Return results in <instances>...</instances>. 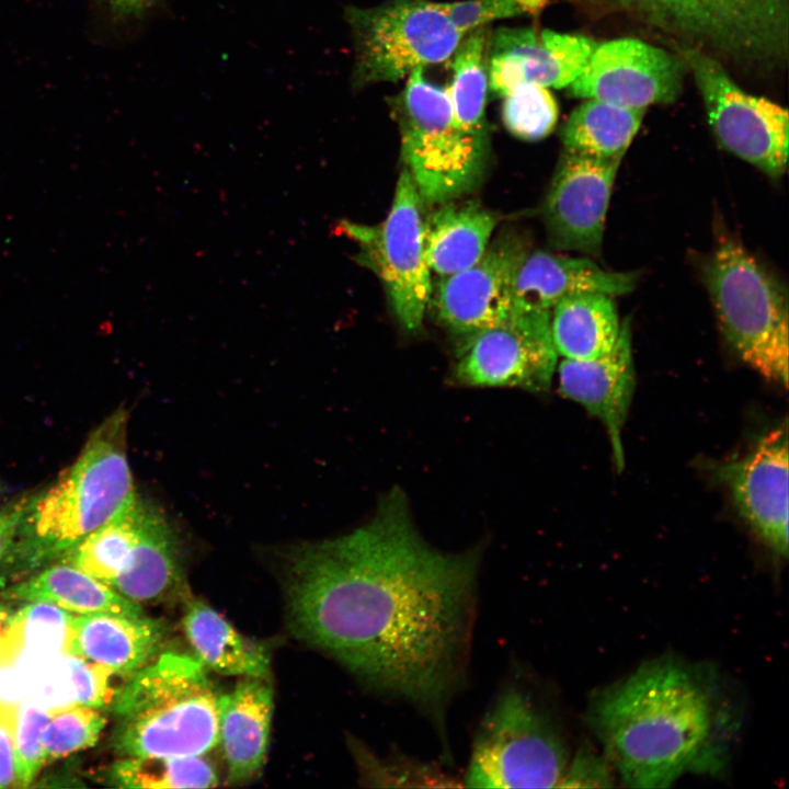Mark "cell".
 I'll return each instance as SVG.
<instances>
[{
	"label": "cell",
	"mask_w": 789,
	"mask_h": 789,
	"mask_svg": "<svg viewBox=\"0 0 789 789\" xmlns=\"http://www.w3.org/2000/svg\"><path fill=\"white\" fill-rule=\"evenodd\" d=\"M423 201L404 167L384 224L377 228L340 220L336 230L356 240L364 252L361 261L373 267L385 285L400 324L418 330L428 306L431 270L424 249Z\"/></svg>",
	"instance_id": "cell-10"
},
{
	"label": "cell",
	"mask_w": 789,
	"mask_h": 789,
	"mask_svg": "<svg viewBox=\"0 0 789 789\" xmlns=\"http://www.w3.org/2000/svg\"><path fill=\"white\" fill-rule=\"evenodd\" d=\"M345 18L355 45V88L397 82L415 69L448 61L465 35L428 0L350 7Z\"/></svg>",
	"instance_id": "cell-9"
},
{
	"label": "cell",
	"mask_w": 789,
	"mask_h": 789,
	"mask_svg": "<svg viewBox=\"0 0 789 789\" xmlns=\"http://www.w3.org/2000/svg\"><path fill=\"white\" fill-rule=\"evenodd\" d=\"M573 96L628 108H645L677 100L683 64L664 49L636 38L597 44L569 85Z\"/></svg>",
	"instance_id": "cell-13"
},
{
	"label": "cell",
	"mask_w": 789,
	"mask_h": 789,
	"mask_svg": "<svg viewBox=\"0 0 789 789\" xmlns=\"http://www.w3.org/2000/svg\"><path fill=\"white\" fill-rule=\"evenodd\" d=\"M5 595L26 602H47L78 614H145L139 604L66 562L42 571L33 579L10 588Z\"/></svg>",
	"instance_id": "cell-26"
},
{
	"label": "cell",
	"mask_w": 789,
	"mask_h": 789,
	"mask_svg": "<svg viewBox=\"0 0 789 789\" xmlns=\"http://www.w3.org/2000/svg\"><path fill=\"white\" fill-rule=\"evenodd\" d=\"M597 43L550 30L501 27L488 44V85L503 98L523 83L569 87L586 66Z\"/></svg>",
	"instance_id": "cell-16"
},
{
	"label": "cell",
	"mask_w": 789,
	"mask_h": 789,
	"mask_svg": "<svg viewBox=\"0 0 789 789\" xmlns=\"http://www.w3.org/2000/svg\"><path fill=\"white\" fill-rule=\"evenodd\" d=\"M28 499L15 500L0 508V560L5 558L14 542Z\"/></svg>",
	"instance_id": "cell-41"
},
{
	"label": "cell",
	"mask_w": 789,
	"mask_h": 789,
	"mask_svg": "<svg viewBox=\"0 0 789 789\" xmlns=\"http://www.w3.org/2000/svg\"><path fill=\"white\" fill-rule=\"evenodd\" d=\"M611 766L592 753L582 751L570 758L567 771L559 787H610Z\"/></svg>",
	"instance_id": "cell-38"
},
{
	"label": "cell",
	"mask_w": 789,
	"mask_h": 789,
	"mask_svg": "<svg viewBox=\"0 0 789 789\" xmlns=\"http://www.w3.org/2000/svg\"><path fill=\"white\" fill-rule=\"evenodd\" d=\"M165 634V625L146 614L88 613L72 617L66 653L133 675L161 653Z\"/></svg>",
	"instance_id": "cell-21"
},
{
	"label": "cell",
	"mask_w": 789,
	"mask_h": 789,
	"mask_svg": "<svg viewBox=\"0 0 789 789\" xmlns=\"http://www.w3.org/2000/svg\"><path fill=\"white\" fill-rule=\"evenodd\" d=\"M455 366V379L471 387H516L545 392L558 354L550 311L513 313L503 324L468 338Z\"/></svg>",
	"instance_id": "cell-12"
},
{
	"label": "cell",
	"mask_w": 789,
	"mask_h": 789,
	"mask_svg": "<svg viewBox=\"0 0 789 789\" xmlns=\"http://www.w3.org/2000/svg\"><path fill=\"white\" fill-rule=\"evenodd\" d=\"M218 741L228 780L244 782L260 771L267 755L273 691L266 677H244L218 697Z\"/></svg>",
	"instance_id": "cell-22"
},
{
	"label": "cell",
	"mask_w": 789,
	"mask_h": 789,
	"mask_svg": "<svg viewBox=\"0 0 789 789\" xmlns=\"http://www.w3.org/2000/svg\"><path fill=\"white\" fill-rule=\"evenodd\" d=\"M620 162L563 150L544 205V219L553 245L593 258L601 255Z\"/></svg>",
	"instance_id": "cell-15"
},
{
	"label": "cell",
	"mask_w": 789,
	"mask_h": 789,
	"mask_svg": "<svg viewBox=\"0 0 789 789\" xmlns=\"http://www.w3.org/2000/svg\"><path fill=\"white\" fill-rule=\"evenodd\" d=\"M587 722L621 782L666 788L724 771L737 719L709 668L650 661L596 693Z\"/></svg>",
	"instance_id": "cell-2"
},
{
	"label": "cell",
	"mask_w": 789,
	"mask_h": 789,
	"mask_svg": "<svg viewBox=\"0 0 789 789\" xmlns=\"http://www.w3.org/2000/svg\"><path fill=\"white\" fill-rule=\"evenodd\" d=\"M704 282L729 345L750 367L786 387L788 300L778 282L729 238L710 255Z\"/></svg>",
	"instance_id": "cell-7"
},
{
	"label": "cell",
	"mask_w": 789,
	"mask_h": 789,
	"mask_svg": "<svg viewBox=\"0 0 789 789\" xmlns=\"http://www.w3.org/2000/svg\"><path fill=\"white\" fill-rule=\"evenodd\" d=\"M613 298L603 293H579L552 307L550 330L558 355L588 359L614 346L621 323Z\"/></svg>",
	"instance_id": "cell-25"
},
{
	"label": "cell",
	"mask_w": 789,
	"mask_h": 789,
	"mask_svg": "<svg viewBox=\"0 0 789 789\" xmlns=\"http://www.w3.org/2000/svg\"><path fill=\"white\" fill-rule=\"evenodd\" d=\"M50 710L33 698L15 705L14 757L16 787L28 786L44 765L43 732Z\"/></svg>",
	"instance_id": "cell-35"
},
{
	"label": "cell",
	"mask_w": 789,
	"mask_h": 789,
	"mask_svg": "<svg viewBox=\"0 0 789 789\" xmlns=\"http://www.w3.org/2000/svg\"><path fill=\"white\" fill-rule=\"evenodd\" d=\"M105 718L91 707L68 705L50 710L43 732L44 763L95 744Z\"/></svg>",
	"instance_id": "cell-34"
},
{
	"label": "cell",
	"mask_w": 789,
	"mask_h": 789,
	"mask_svg": "<svg viewBox=\"0 0 789 789\" xmlns=\"http://www.w3.org/2000/svg\"><path fill=\"white\" fill-rule=\"evenodd\" d=\"M558 380L564 397L582 404L603 423L615 466L621 470L625 465L621 431L636 381L628 319L621 322L619 336L608 352L588 359L563 358Z\"/></svg>",
	"instance_id": "cell-18"
},
{
	"label": "cell",
	"mask_w": 789,
	"mask_h": 789,
	"mask_svg": "<svg viewBox=\"0 0 789 789\" xmlns=\"http://www.w3.org/2000/svg\"><path fill=\"white\" fill-rule=\"evenodd\" d=\"M740 516L776 554L788 556L787 423L763 436L746 454L712 465Z\"/></svg>",
	"instance_id": "cell-14"
},
{
	"label": "cell",
	"mask_w": 789,
	"mask_h": 789,
	"mask_svg": "<svg viewBox=\"0 0 789 789\" xmlns=\"http://www.w3.org/2000/svg\"><path fill=\"white\" fill-rule=\"evenodd\" d=\"M73 687V704L85 707H102L114 699L110 670L82 658L65 653Z\"/></svg>",
	"instance_id": "cell-36"
},
{
	"label": "cell",
	"mask_w": 789,
	"mask_h": 789,
	"mask_svg": "<svg viewBox=\"0 0 789 789\" xmlns=\"http://www.w3.org/2000/svg\"><path fill=\"white\" fill-rule=\"evenodd\" d=\"M548 0H517L522 13H536L541 10Z\"/></svg>",
	"instance_id": "cell-43"
},
{
	"label": "cell",
	"mask_w": 789,
	"mask_h": 789,
	"mask_svg": "<svg viewBox=\"0 0 789 789\" xmlns=\"http://www.w3.org/2000/svg\"><path fill=\"white\" fill-rule=\"evenodd\" d=\"M681 53L721 147L770 178L781 176L788 160L787 110L743 91L714 56L686 45Z\"/></svg>",
	"instance_id": "cell-11"
},
{
	"label": "cell",
	"mask_w": 789,
	"mask_h": 789,
	"mask_svg": "<svg viewBox=\"0 0 789 789\" xmlns=\"http://www.w3.org/2000/svg\"><path fill=\"white\" fill-rule=\"evenodd\" d=\"M139 500L98 527L61 557L69 563L108 585L125 568L138 530Z\"/></svg>",
	"instance_id": "cell-29"
},
{
	"label": "cell",
	"mask_w": 789,
	"mask_h": 789,
	"mask_svg": "<svg viewBox=\"0 0 789 789\" xmlns=\"http://www.w3.org/2000/svg\"><path fill=\"white\" fill-rule=\"evenodd\" d=\"M15 660L16 655L8 636V620L0 609V666L13 664Z\"/></svg>",
	"instance_id": "cell-42"
},
{
	"label": "cell",
	"mask_w": 789,
	"mask_h": 789,
	"mask_svg": "<svg viewBox=\"0 0 789 789\" xmlns=\"http://www.w3.org/2000/svg\"><path fill=\"white\" fill-rule=\"evenodd\" d=\"M686 46L745 66L773 67L788 53L787 0H586Z\"/></svg>",
	"instance_id": "cell-5"
},
{
	"label": "cell",
	"mask_w": 789,
	"mask_h": 789,
	"mask_svg": "<svg viewBox=\"0 0 789 789\" xmlns=\"http://www.w3.org/2000/svg\"><path fill=\"white\" fill-rule=\"evenodd\" d=\"M15 705L0 701V788L15 786Z\"/></svg>",
	"instance_id": "cell-39"
},
{
	"label": "cell",
	"mask_w": 789,
	"mask_h": 789,
	"mask_svg": "<svg viewBox=\"0 0 789 789\" xmlns=\"http://www.w3.org/2000/svg\"><path fill=\"white\" fill-rule=\"evenodd\" d=\"M72 617L47 602H34L8 619V636L16 654L56 658L66 653Z\"/></svg>",
	"instance_id": "cell-31"
},
{
	"label": "cell",
	"mask_w": 789,
	"mask_h": 789,
	"mask_svg": "<svg viewBox=\"0 0 789 789\" xmlns=\"http://www.w3.org/2000/svg\"><path fill=\"white\" fill-rule=\"evenodd\" d=\"M570 753L549 712L523 684L506 683L483 714L462 777L465 787H559Z\"/></svg>",
	"instance_id": "cell-6"
},
{
	"label": "cell",
	"mask_w": 789,
	"mask_h": 789,
	"mask_svg": "<svg viewBox=\"0 0 789 789\" xmlns=\"http://www.w3.org/2000/svg\"><path fill=\"white\" fill-rule=\"evenodd\" d=\"M108 586L137 604L186 596L175 530L164 513L148 501L139 500L135 545L125 568Z\"/></svg>",
	"instance_id": "cell-20"
},
{
	"label": "cell",
	"mask_w": 789,
	"mask_h": 789,
	"mask_svg": "<svg viewBox=\"0 0 789 789\" xmlns=\"http://www.w3.org/2000/svg\"><path fill=\"white\" fill-rule=\"evenodd\" d=\"M182 622L195 658L207 670L229 676L268 675L267 649L262 643L245 638L204 602L188 598Z\"/></svg>",
	"instance_id": "cell-23"
},
{
	"label": "cell",
	"mask_w": 789,
	"mask_h": 789,
	"mask_svg": "<svg viewBox=\"0 0 789 789\" xmlns=\"http://www.w3.org/2000/svg\"><path fill=\"white\" fill-rule=\"evenodd\" d=\"M495 225L493 214L476 204H441L424 220L430 270L445 277L473 265L488 249Z\"/></svg>",
	"instance_id": "cell-24"
},
{
	"label": "cell",
	"mask_w": 789,
	"mask_h": 789,
	"mask_svg": "<svg viewBox=\"0 0 789 789\" xmlns=\"http://www.w3.org/2000/svg\"><path fill=\"white\" fill-rule=\"evenodd\" d=\"M126 430V412L116 411L93 431L76 461L50 487L30 496L5 557L23 568L61 559L134 502Z\"/></svg>",
	"instance_id": "cell-3"
},
{
	"label": "cell",
	"mask_w": 789,
	"mask_h": 789,
	"mask_svg": "<svg viewBox=\"0 0 789 789\" xmlns=\"http://www.w3.org/2000/svg\"><path fill=\"white\" fill-rule=\"evenodd\" d=\"M218 697L195 658L162 652L114 699L123 756H203L217 746Z\"/></svg>",
	"instance_id": "cell-4"
},
{
	"label": "cell",
	"mask_w": 789,
	"mask_h": 789,
	"mask_svg": "<svg viewBox=\"0 0 789 789\" xmlns=\"http://www.w3.org/2000/svg\"><path fill=\"white\" fill-rule=\"evenodd\" d=\"M636 283V273L604 270L588 256L525 252L514 274L513 313L551 311L562 298L579 293L626 295Z\"/></svg>",
	"instance_id": "cell-19"
},
{
	"label": "cell",
	"mask_w": 789,
	"mask_h": 789,
	"mask_svg": "<svg viewBox=\"0 0 789 789\" xmlns=\"http://www.w3.org/2000/svg\"><path fill=\"white\" fill-rule=\"evenodd\" d=\"M467 34L448 60L451 61L453 77L446 91L460 128L470 135L488 138L487 28L480 26Z\"/></svg>",
	"instance_id": "cell-28"
},
{
	"label": "cell",
	"mask_w": 789,
	"mask_h": 789,
	"mask_svg": "<svg viewBox=\"0 0 789 789\" xmlns=\"http://www.w3.org/2000/svg\"><path fill=\"white\" fill-rule=\"evenodd\" d=\"M114 785L126 788L184 789L218 785L203 756H124L111 769Z\"/></svg>",
	"instance_id": "cell-30"
},
{
	"label": "cell",
	"mask_w": 789,
	"mask_h": 789,
	"mask_svg": "<svg viewBox=\"0 0 789 789\" xmlns=\"http://www.w3.org/2000/svg\"><path fill=\"white\" fill-rule=\"evenodd\" d=\"M645 108L586 99L561 129L564 150L601 160H622L641 126Z\"/></svg>",
	"instance_id": "cell-27"
},
{
	"label": "cell",
	"mask_w": 789,
	"mask_h": 789,
	"mask_svg": "<svg viewBox=\"0 0 789 789\" xmlns=\"http://www.w3.org/2000/svg\"><path fill=\"white\" fill-rule=\"evenodd\" d=\"M415 69L392 99L405 168L423 202L444 204L471 191L484 171L489 138L464 132L446 88Z\"/></svg>",
	"instance_id": "cell-8"
},
{
	"label": "cell",
	"mask_w": 789,
	"mask_h": 789,
	"mask_svg": "<svg viewBox=\"0 0 789 789\" xmlns=\"http://www.w3.org/2000/svg\"><path fill=\"white\" fill-rule=\"evenodd\" d=\"M558 104L548 88L523 83L503 96L502 119L507 130L524 140L547 137L558 121Z\"/></svg>",
	"instance_id": "cell-33"
},
{
	"label": "cell",
	"mask_w": 789,
	"mask_h": 789,
	"mask_svg": "<svg viewBox=\"0 0 789 789\" xmlns=\"http://www.w3.org/2000/svg\"><path fill=\"white\" fill-rule=\"evenodd\" d=\"M525 251L511 240H496L470 267L442 277L434 300L439 321L468 338L508 321L513 282Z\"/></svg>",
	"instance_id": "cell-17"
},
{
	"label": "cell",
	"mask_w": 789,
	"mask_h": 789,
	"mask_svg": "<svg viewBox=\"0 0 789 789\" xmlns=\"http://www.w3.org/2000/svg\"><path fill=\"white\" fill-rule=\"evenodd\" d=\"M481 557L480 546L430 545L393 489L361 527L287 551L289 627L370 691L419 710L445 742L468 677Z\"/></svg>",
	"instance_id": "cell-1"
},
{
	"label": "cell",
	"mask_w": 789,
	"mask_h": 789,
	"mask_svg": "<svg viewBox=\"0 0 789 789\" xmlns=\"http://www.w3.org/2000/svg\"><path fill=\"white\" fill-rule=\"evenodd\" d=\"M351 745L359 779L369 787H464L434 764L395 751L379 755L359 741Z\"/></svg>",
	"instance_id": "cell-32"
},
{
	"label": "cell",
	"mask_w": 789,
	"mask_h": 789,
	"mask_svg": "<svg viewBox=\"0 0 789 789\" xmlns=\"http://www.w3.org/2000/svg\"><path fill=\"white\" fill-rule=\"evenodd\" d=\"M95 9L113 24L141 20L159 0H92Z\"/></svg>",
	"instance_id": "cell-40"
},
{
	"label": "cell",
	"mask_w": 789,
	"mask_h": 789,
	"mask_svg": "<svg viewBox=\"0 0 789 789\" xmlns=\"http://www.w3.org/2000/svg\"><path fill=\"white\" fill-rule=\"evenodd\" d=\"M435 4L465 35L494 20L523 14L517 0H465Z\"/></svg>",
	"instance_id": "cell-37"
}]
</instances>
